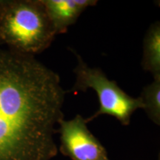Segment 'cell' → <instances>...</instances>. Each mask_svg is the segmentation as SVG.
<instances>
[{"instance_id": "1", "label": "cell", "mask_w": 160, "mask_h": 160, "mask_svg": "<svg viewBox=\"0 0 160 160\" xmlns=\"http://www.w3.org/2000/svg\"><path fill=\"white\" fill-rule=\"evenodd\" d=\"M59 76L34 56L0 49V160H51L64 118Z\"/></svg>"}, {"instance_id": "2", "label": "cell", "mask_w": 160, "mask_h": 160, "mask_svg": "<svg viewBox=\"0 0 160 160\" xmlns=\"http://www.w3.org/2000/svg\"><path fill=\"white\" fill-rule=\"evenodd\" d=\"M56 36L42 0H0V43L9 50L39 54Z\"/></svg>"}, {"instance_id": "3", "label": "cell", "mask_w": 160, "mask_h": 160, "mask_svg": "<svg viewBox=\"0 0 160 160\" xmlns=\"http://www.w3.org/2000/svg\"><path fill=\"white\" fill-rule=\"evenodd\" d=\"M77 59V65L73 72L76 82L71 92H86L93 90L98 96L99 108L94 114L85 119L90 122L101 115H109L116 118L122 125H128L131 116L138 109H143L140 97L133 98L126 93L114 80H110L100 68H91L78 54L71 50Z\"/></svg>"}, {"instance_id": "4", "label": "cell", "mask_w": 160, "mask_h": 160, "mask_svg": "<svg viewBox=\"0 0 160 160\" xmlns=\"http://www.w3.org/2000/svg\"><path fill=\"white\" fill-rule=\"evenodd\" d=\"M59 150L72 160H101L108 156L104 146L88 128L85 118L77 114L73 119H61L58 122Z\"/></svg>"}, {"instance_id": "5", "label": "cell", "mask_w": 160, "mask_h": 160, "mask_svg": "<svg viewBox=\"0 0 160 160\" xmlns=\"http://www.w3.org/2000/svg\"><path fill=\"white\" fill-rule=\"evenodd\" d=\"M56 35L65 33L76 23L88 8L97 5V0H42Z\"/></svg>"}, {"instance_id": "6", "label": "cell", "mask_w": 160, "mask_h": 160, "mask_svg": "<svg viewBox=\"0 0 160 160\" xmlns=\"http://www.w3.org/2000/svg\"><path fill=\"white\" fill-rule=\"evenodd\" d=\"M142 66L153 79L160 77V22H155L146 32L143 41Z\"/></svg>"}, {"instance_id": "7", "label": "cell", "mask_w": 160, "mask_h": 160, "mask_svg": "<svg viewBox=\"0 0 160 160\" xmlns=\"http://www.w3.org/2000/svg\"><path fill=\"white\" fill-rule=\"evenodd\" d=\"M146 114L156 125L160 124V77L144 88L139 97Z\"/></svg>"}, {"instance_id": "8", "label": "cell", "mask_w": 160, "mask_h": 160, "mask_svg": "<svg viewBox=\"0 0 160 160\" xmlns=\"http://www.w3.org/2000/svg\"><path fill=\"white\" fill-rule=\"evenodd\" d=\"M101 160H109V159H108V156H106V157H103Z\"/></svg>"}]
</instances>
